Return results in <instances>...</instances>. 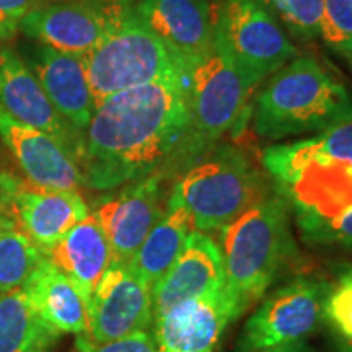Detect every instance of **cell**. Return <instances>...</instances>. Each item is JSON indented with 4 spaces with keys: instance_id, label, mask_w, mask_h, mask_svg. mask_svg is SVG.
Wrapping results in <instances>:
<instances>
[{
    "instance_id": "cell-21",
    "label": "cell",
    "mask_w": 352,
    "mask_h": 352,
    "mask_svg": "<svg viewBox=\"0 0 352 352\" xmlns=\"http://www.w3.org/2000/svg\"><path fill=\"white\" fill-rule=\"evenodd\" d=\"M21 289L41 320L57 334L88 331V303L82 290L46 256Z\"/></svg>"
},
{
    "instance_id": "cell-5",
    "label": "cell",
    "mask_w": 352,
    "mask_h": 352,
    "mask_svg": "<svg viewBox=\"0 0 352 352\" xmlns=\"http://www.w3.org/2000/svg\"><path fill=\"white\" fill-rule=\"evenodd\" d=\"M171 195L188 210L195 230L220 232L264 197V176L233 145H215L179 175Z\"/></svg>"
},
{
    "instance_id": "cell-37",
    "label": "cell",
    "mask_w": 352,
    "mask_h": 352,
    "mask_svg": "<svg viewBox=\"0 0 352 352\" xmlns=\"http://www.w3.org/2000/svg\"><path fill=\"white\" fill-rule=\"evenodd\" d=\"M341 280H347V283H352V270L347 271L346 274L341 276Z\"/></svg>"
},
{
    "instance_id": "cell-22",
    "label": "cell",
    "mask_w": 352,
    "mask_h": 352,
    "mask_svg": "<svg viewBox=\"0 0 352 352\" xmlns=\"http://www.w3.org/2000/svg\"><path fill=\"white\" fill-rule=\"evenodd\" d=\"M192 230L195 228L188 210L170 192L164 215L153 226L147 239L142 241L127 264L153 289V285L166 274V271L182 254L184 243Z\"/></svg>"
},
{
    "instance_id": "cell-33",
    "label": "cell",
    "mask_w": 352,
    "mask_h": 352,
    "mask_svg": "<svg viewBox=\"0 0 352 352\" xmlns=\"http://www.w3.org/2000/svg\"><path fill=\"white\" fill-rule=\"evenodd\" d=\"M13 226H15V223H13L10 219L0 214V230H3V228H8V227H13Z\"/></svg>"
},
{
    "instance_id": "cell-24",
    "label": "cell",
    "mask_w": 352,
    "mask_h": 352,
    "mask_svg": "<svg viewBox=\"0 0 352 352\" xmlns=\"http://www.w3.org/2000/svg\"><path fill=\"white\" fill-rule=\"evenodd\" d=\"M44 254L15 226L0 230V294L21 289Z\"/></svg>"
},
{
    "instance_id": "cell-27",
    "label": "cell",
    "mask_w": 352,
    "mask_h": 352,
    "mask_svg": "<svg viewBox=\"0 0 352 352\" xmlns=\"http://www.w3.org/2000/svg\"><path fill=\"white\" fill-rule=\"evenodd\" d=\"M77 352H158L153 331L142 329L127 334L120 340L108 342H95L87 333L77 334Z\"/></svg>"
},
{
    "instance_id": "cell-35",
    "label": "cell",
    "mask_w": 352,
    "mask_h": 352,
    "mask_svg": "<svg viewBox=\"0 0 352 352\" xmlns=\"http://www.w3.org/2000/svg\"><path fill=\"white\" fill-rule=\"evenodd\" d=\"M341 352H352V341H347L341 344Z\"/></svg>"
},
{
    "instance_id": "cell-18",
    "label": "cell",
    "mask_w": 352,
    "mask_h": 352,
    "mask_svg": "<svg viewBox=\"0 0 352 352\" xmlns=\"http://www.w3.org/2000/svg\"><path fill=\"white\" fill-rule=\"evenodd\" d=\"M135 12L188 69L212 47L215 20L209 0H139Z\"/></svg>"
},
{
    "instance_id": "cell-25",
    "label": "cell",
    "mask_w": 352,
    "mask_h": 352,
    "mask_svg": "<svg viewBox=\"0 0 352 352\" xmlns=\"http://www.w3.org/2000/svg\"><path fill=\"white\" fill-rule=\"evenodd\" d=\"M320 36L333 50L349 51L352 44V0H324Z\"/></svg>"
},
{
    "instance_id": "cell-31",
    "label": "cell",
    "mask_w": 352,
    "mask_h": 352,
    "mask_svg": "<svg viewBox=\"0 0 352 352\" xmlns=\"http://www.w3.org/2000/svg\"><path fill=\"white\" fill-rule=\"evenodd\" d=\"M253 352H315L307 342L297 341V342H287V344H280L274 347H266V349H258Z\"/></svg>"
},
{
    "instance_id": "cell-3",
    "label": "cell",
    "mask_w": 352,
    "mask_h": 352,
    "mask_svg": "<svg viewBox=\"0 0 352 352\" xmlns=\"http://www.w3.org/2000/svg\"><path fill=\"white\" fill-rule=\"evenodd\" d=\"M226 290L239 315L271 287L294 254L289 206L267 196L220 230Z\"/></svg>"
},
{
    "instance_id": "cell-15",
    "label": "cell",
    "mask_w": 352,
    "mask_h": 352,
    "mask_svg": "<svg viewBox=\"0 0 352 352\" xmlns=\"http://www.w3.org/2000/svg\"><path fill=\"white\" fill-rule=\"evenodd\" d=\"M239 316L226 285L214 296L175 305L153 320L158 352H217L222 334Z\"/></svg>"
},
{
    "instance_id": "cell-13",
    "label": "cell",
    "mask_w": 352,
    "mask_h": 352,
    "mask_svg": "<svg viewBox=\"0 0 352 352\" xmlns=\"http://www.w3.org/2000/svg\"><path fill=\"white\" fill-rule=\"evenodd\" d=\"M0 107L25 124L46 132L80 160L82 134L60 116L41 83L10 44L0 43ZM80 166V165H78Z\"/></svg>"
},
{
    "instance_id": "cell-26",
    "label": "cell",
    "mask_w": 352,
    "mask_h": 352,
    "mask_svg": "<svg viewBox=\"0 0 352 352\" xmlns=\"http://www.w3.org/2000/svg\"><path fill=\"white\" fill-rule=\"evenodd\" d=\"M324 0H284L280 20L303 39L320 36Z\"/></svg>"
},
{
    "instance_id": "cell-12",
    "label": "cell",
    "mask_w": 352,
    "mask_h": 352,
    "mask_svg": "<svg viewBox=\"0 0 352 352\" xmlns=\"http://www.w3.org/2000/svg\"><path fill=\"white\" fill-rule=\"evenodd\" d=\"M153 324L152 287L127 263H111L88 305V338L108 342Z\"/></svg>"
},
{
    "instance_id": "cell-34",
    "label": "cell",
    "mask_w": 352,
    "mask_h": 352,
    "mask_svg": "<svg viewBox=\"0 0 352 352\" xmlns=\"http://www.w3.org/2000/svg\"><path fill=\"white\" fill-rule=\"evenodd\" d=\"M50 346L51 344H38L36 347H33V349L30 352H46L47 349H50Z\"/></svg>"
},
{
    "instance_id": "cell-16",
    "label": "cell",
    "mask_w": 352,
    "mask_h": 352,
    "mask_svg": "<svg viewBox=\"0 0 352 352\" xmlns=\"http://www.w3.org/2000/svg\"><path fill=\"white\" fill-rule=\"evenodd\" d=\"M226 285L220 246L208 233H189L182 254L152 289L153 320L175 305L217 294Z\"/></svg>"
},
{
    "instance_id": "cell-4",
    "label": "cell",
    "mask_w": 352,
    "mask_h": 352,
    "mask_svg": "<svg viewBox=\"0 0 352 352\" xmlns=\"http://www.w3.org/2000/svg\"><path fill=\"white\" fill-rule=\"evenodd\" d=\"M258 85L215 39L210 51L189 67V127L173 165V178L186 171L240 120Z\"/></svg>"
},
{
    "instance_id": "cell-7",
    "label": "cell",
    "mask_w": 352,
    "mask_h": 352,
    "mask_svg": "<svg viewBox=\"0 0 352 352\" xmlns=\"http://www.w3.org/2000/svg\"><path fill=\"white\" fill-rule=\"evenodd\" d=\"M215 39L256 85L297 56L296 46L261 0H223Z\"/></svg>"
},
{
    "instance_id": "cell-20",
    "label": "cell",
    "mask_w": 352,
    "mask_h": 352,
    "mask_svg": "<svg viewBox=\"0 0 352 352\" xmlns=\"http://www.w3.org/2000/svg\"><path fill=\"white\" fill-rule=\"evenodd\" d=\"M263 164L267 175L314 166L352 184V118L308 139L271 145L263 153Z\"/></svg>"
},
{
    "instance_id": "cell-2",
    "label": "cell",
    "mask_w": 352,
    "mask_h": 352,
    "mask_svg": "<svg viewBox=\"0 0 352 352\" xmlns=\"http://www.w3.org/2000/svg\"><path fill=\"white\" fill-rule=\"evenodd\" d=\"M352 118V96L315 57H294L272 74L253 104L261 139L320 134Z\"/></svg>"
},
{
    "instance_id": "cell-19",
    "label": "cell",
    "mask_w": 352,
    "mask_h": 352,
    "mask_svg": "<svg viewBox=\"0 0 352 352\" xmlns=\"http://www.w3.org/2000/svg\"><path fill=\"white\" fill-rule=\"evenodd\" d=\"M41 252L78 285L90 305L96 285L111 264V248L95 215L88 214L63 239Z\"/></svg>"
},
{
    "instance_id": "cell-30",
    "label": "cell",
    "mask_w": 352,
    "mask_h": 352,
    "mask_svg": "<svg viewBox=\"0 0 352 352\" xmlns=\"http://www.w3.org/2000/svg\"><path fill=\"white\" fill-rule=\"evenodd\" d=\"M36 6L39 0H0V43L15 36L20 21Z\"/></svg>"
},
{
    "instance_id": "cell-36",
    "label": "cell",
    "mask_w": 352,
    "mask_h": 352,
    "mask_svg": "<svg viewBox=\"0 0 352 352\" xmlns=\"http://www.w3.org/2000/svg\"><path fill=\"white\" fill-rule=\"evenodd\" d=\"M342 56H344V59L347 60V64H349V67L352 70V52H341Z\"/></svg>"
},
{
    "instance_id": "cell-11",
    "label": "cell",
    "mask_w": 352,
    "mask_h": 352,
    "mask_svg": "<svg viewBox=\"0 0 352 352\" xmlns=\"http://www.w3.org/2000/svg\"><path fill=\"white\" fill-rule=\"evenodd\" d=\"M166 182L162 173L127 183L96 206L94 215L111 248V263H129L165 212Z\"/></svg>"
},
{
    "instance_id": "cell-38",
    "label": "cell",
    "mask_w": 352,
    "mask_h": 352,
    "mask_svg": "<svg viewBox=\"0 0 352 352\" xmlns=\"http://www.w3.org/2000/svg\"><path fill=\"white\" fill-rule=\"evenodd\" d=\"M346 52H352V44H351V47H349V51H346Z\"/></svg>"
},
{
    "instance_id": "cell-10",
    "label": "cell",
    "mask_w": 352,
    "mask_h": 352,
    "mask_svg": "<svg viewBox=\"0 0 352 352\" xmlns=\"http://www.w3.org/2000/svg\"><path fill=\"white\" fill-rule=\"evenodd\" d=\"M132 7V0H64L36 6L20 21L19 32L30 41L83 56L101 41L111 21Z\"/></svg>"
},
{
    "instance_id": "cell-29",
    "label": "cell",
    "mask_w": 352,
    "mask_h": 352,
    "mask_svg": "<svg viewBox=\"0 0 352 352\" xmlns=\"http://www.w3.org/2000/svg\"><path fill=\"white\" fill-rule=\"evenodd\" d=\"M302 235L311 243L338 245L352 252V209L342 214L341 217L305 228L302 230Z\"/></svg>"
},
{
    "instance_id": "cell-23",
    "label": "cell",
    "mask_w": 352,
    "mask_h": 352,
    "mask_svg": "<svg viewBox=\"0 0 352 352\" xmlns=\"http://www.w3.org/2000/svg\"><path fill=\"white\" fill-rule=\"evenodd\" d=\"M36 314L23 289L0 294V352H30L38 344L57 340Z\"/></svg>"
},
{
    "instance_id": "cell-17",
    "label": "cell",
    "mask_w": 352,
    "mask_h": 352,
    "mask_svg": "<svg viewBox=\"0 0 352 352\" xmlns=\"http://www.w3.org/2000/svg\"><path fill=\"white\" fill-rule=\"evenodd\" d=\"M0 139L36 186L51 189H78L83 175L78 162L56 139L10 116L0 107Z\"/></svg>"
},
{
    "instance_id": "cell-32",
    "label": "cell",
    "mask_w": 352,
    "mask_h": 352,
    "mask_svg": "<svg viewBox=\"0 0 352 352\" xmlns=\"http://www.w3.org/2000/svg\"><path fill=\"white\" fill-rule=\"evenodd\" d=\"M261 2L270 8L272 13H276V15L280 16V13H283V7H284V0H261Z\"/></svg>"
},
{
    "instance_id": "cell-1",
    "label": "cell",
    "mask_w": 352,
    "mask_h": 352,
    "mask_svg": "<svg viewBox=\"0 0 352 352\" xmlns=\"http://www.w3.org/2000/svg\"><path fill=\"white\" fill-rule=\"evenodd\" d=\"M189 127V70L109 96L82 134L83 184L111 191L145 176L173 178Z\"/></svg>"
},
{
    "instance_id": "cell-28",
    "label": "cell",
    "mask_w": 352,
    "mask_h": 352,
    "mask_svg": "<svg viewBox=\"0 0 352 352\" xmlns=\"http://www.w3.org/2000/svg\"><path fill=\"white\" fill-rule=\"evenodd\" d=\"M323 316L340 336L352 341V283L341 280L338 287L329 289L323 305Z\"/></svg>"
},
{
    "instance_id": "cell-6",
    "label": "cell",
    "mask_w": 352,
    "mask_h": 352,
    "mask_svg": "<svg viewBox=\"0 0 352 352\" xmlns=\"http://www.w3.org/2000/svg\"><path fill=\"white\" fill-rule=\"evenodd\" d=\"M82 59L96 108L121 91L189 70L140 20L135 7L116 16Z\"/></svg>"
},
{
    "instance_id": "cell-9",
    "label": "cell",
    "mask_w": 352,
    "mask_h": 352,
    "mask_svg": "<svg viewBox=\"0 0 352 352\" xmlns=\"http://www.w3.org/2000/svg\"><path fill=\"white\" fill-rule=\"evenodd\" d=\"M0 214L10 219L39 250H44L88 217L90 210L78 189L36 186L26 178L2 171Z\"/></svg>"
},
{
    "instance_id": "cell-8",
    "label": "cell",
    "mask_w": 352,
    "mask_h": 352,
    "mask_svg": "<svg viewBox=\"0 0 352 352\" xmlns=\"http://www.w3.org/2000/svg\"><path fill=\"white\" fill-rule=\"evenodd\" d=\"M329 285L298 277L274 290L246 320L236 352H253L305 340L318 328Z\"/></svg>"
},
{
    "instance_id": "cell-14",
    "label": "cell",
    "mask_w": 352,
    "mask_h": 352,
    "mask_svg": "<svg viewBox=\"0 0 352 352\" xmlns=\"http://www.w3.org/2000/svg\"><path fill=\"white\" fill-rule=\"evenodd\" d=\"M15 50L60 116L76 129L85 131L96 111V104L82 56L56 51L30 39L20 43Z\"/></svg>"
}]
</instances>
